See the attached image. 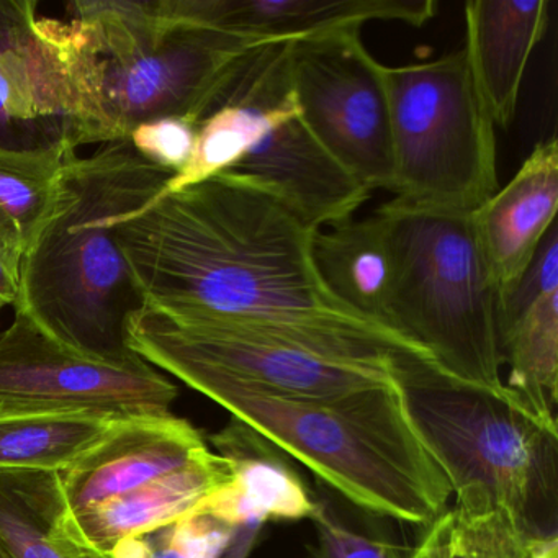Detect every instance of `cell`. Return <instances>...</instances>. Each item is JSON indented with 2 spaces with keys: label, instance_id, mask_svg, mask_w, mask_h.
I'll return each instance as SVG.
<instances>
[{
  "label": "cell",
  "instance_id": "cell-17",
  "mask_svg": "<svg viewBox=\"0 0 558 558\" xmlns=\"http://www.w3.org/2000/svg\"><path fill=\"white\" fill-rule=\"evenodd\" d=\"M217 27L259 41H292L367 22L423 27L436 14L434 0H201Z\"/></svg>",
  "mask_w": 558,
  "mask_h": 558
},
{
  "label": "cell",
  "instance_id": "cell-9",
  "mask_svg": "<svg viewBox=\"0 0 558 558\" xmlns=\"http://www.w3.org/2000/svg\"><path fill=\"white\" fill-rule=\"evenodd\" d=\"M38 8L0 0V149L76 153L117 142L83 34Z\"/></svg>",
  "mask_w": 558,
  "mask_h": 558
},
{
  "label": "cell",
  "instance_id": "cell-6",
  "mask_svg": "<svg viewBox=\"0 0 558 558\" xmlns=\"http://www.w3.org/2000/svg\"><path fill=\"white\" fill-rule=\"evenodd\" d=\"M393 254L391 331L446 374L495 391L501 377L498 293L480 253L472 214L404 202L378 208Z\"/></svg>",
  "mask_w": 558,
  "mask_h": 558
},
{
  "label": "cell",
  "instance_id": "cell-22",
  "mask_svg": "<svg viewBox=\"0 0 558 558\" xmlns=\"http://www.w3.org/2000/svg\"><path fill=\"white\" fill-rule=\"evenodd\" d=\"M505 387L542 420L557 423L558 290L538 296L499 331Z\"/></svg>",
  "mask_w": 558,
  "mask_h": 558
},
{
  "label": "cell",
  "instance_id": "cell-21",
  "mask_svg": "<svg viewBox=\"0 0 558 558\" xmlns=\"http://www.w3.org/2000/svg\"><path fill=\"white\" fill-rule=\"evenodd\" d=\"M129 421L86 413L0 414V469L64 472Z\"/></svg>",
  "mask_w": 558,
  "mask_h": 558
},
{
  "label": "cell",
  "instance_id": "cell-12",
  "mask_svg": "<svg viewBox=\"0 0 558 558\" xmlns=\"http://www.w3.org/2000/svg\"><path fill=\"white\" fill-rule=\"evenodd\" d=\"M175 398L178 387L140 355L126 362L89 357L19 312L0 332V414L153 420L171 416Z\"/></svg>",
  "mask_w": 558,
  "mask_h": 558
},
{
  "label": "cell",
  "instance_id": "cell-8",
  "mask_svg": "<svg viewBox=\"0 0 558 558\" xmlns=\"http://www.w3.org/2000/svg\"><path fill=\"white\" fill-rule=\"evenodd\" d=\"M390 109L391 194L434 210L475 214L498 191L495 123L465 48L384 66Z\"/></svg>",
  "mask_w": 558,
  "mask_h": 558
},
{
  "label": "cell",
  "instance_id": "cell-13",
  "mask_svg": "<svg viewBox=\"0 0 558 558\" xmlns=\"http://www.w3.org/2000/svg\"><path fill=\"white\" fill-rule=\"evenodd\" d=\"M225 172L269 192L313 230L354 217L372 194L313 136L296 100Z\"/></svg>",
  "mask_w": 558,
  "mask_h": 558
},
{
  "label": "cell",
  "instance_id": "cell-30",
  "mask_svg": "<svg viewBox=\"0 0 558 558\" xmlns=\"http://www.w3.org/2000/svg\"><path fill=\"white\" fill-rule=\"evenodd\" d=\"M0 558H5L4 551L0 550Z\"/></svg>",
  "mask_w": 558,
  "mask_h": 558
},
{
  "label": "cell",
  "instance_id": "cell-3",
  "mask_svg": "<svg viewBox=\"0 0 558 558\" xmlns=\"http://www.w3.org/2000/svg\"><path fill=\"white\" fill-rule=\"evenodd\" d=\"M174 377L371 514L426 527L449 508V480L414 426L395 374L387 384L331 398L280 397L214 372Z\"/></svg>",
  "mask_w": 558,
  "mask_h": 558
},
{
  "label": "cell",
  "instance_id": "cell-29",
  "mask_svg": "<svg viewBox=\"0 0 558 558\" xmlns=\"http://www.w3.org/2000/svg\"><path fill=\"white\" fill-rule=\"evenodd\" d=\"M171 527V525H169ZM169 527L161 531L153 532V541H155V551L151 558H182L178 548L169 541Z\"/></svg>",
  "mask_w": 558,
  "mask_h": 558
},
{
  "label": "cell",
  "instance_id": "cell-2",
  "mask_svg": "<svg viewBox=\"0 0 558 558\" xmlns=\"http://www.w3.org/2000/svg\"><path fill=\"white\" fill-rule=\"evenodd\" d=\"M174 178L130 140L100 145L87 158L71 155L53 205L25 250L15 312L89 357H138L126 326L145 300L120 246V228Z\"/></svg>",
  "mask_w": 558,
  "mask_h": 558
},
{
  "label": "cell",
  "instance_id": "cell-14",
  "mask_svg": "<svg viewBox=\"0 0 558 558\" xmlns=\"http://www.w3.org/2000/svg\"><path fill=\"white\" fill-rule=\"evenodd\" d=\"M558 207V143H537L514 178L472 214L480 253L496 293L531 266Z\"/></svg>",
  "mask_w": 558,
  "mask_h": 558
},
{
  "label": "cell",
  "instance_id": "cell-19",
  "mask_svg": "<svg viewBox=\"0 0 558 558\" xmlns=\"http://www.w3.org/2000/svg\"><path fill=\"white\" fill-rule=\"evenodd\" d=\"M0 550L5 558H109L81 538L60 472L0 469Z\"/></svg>",
  "mask_w": 558,
  "mask_h": 558
},
{
  "label": "cell",
  "instance_id": "cell-20",
  "mask_svg": "<svg viewBox=\"0 0 558 558\" xmlns=\"http://www.w3.org/2000/svg\"><path fill=\"white\" fill-rule=\"evenodd\" d=\"M453 506L423 527L407 558H544L555 541H532L482 489L452 493Z\"/></svg>",
  "mask_w": 558,
  "mask_h": 558
},
{
  "label": "cell",
  "instance_id": "cell-4",
  "mask_svg": "<svg viewBox=\"0 0 558 558\" xmlns=\"http://www.w3.org/2000/svg\"><path fill=\"white\" fill-rule=\"evenodd\" d=\"M66 11L96 60L117 142L166 117L201 125L244 61L272 44L211 24L201 0H80Z\"/></svg>",
  "mask_w": 558,
  "mask_h": 558
},
{
  "label": "cell",
  "instance_id": "cell-1",
  "mask_svg": "<svg viewBox=\"0 0 558 558\" xmlns=\"http://www.w3.org/2000/svg\"><path fill=\"white\" fill-rule=\"evenodd\" d=\"M315 231L269 192L221 172L159 195L122 225L120 246L145 306L162 315L352 364L430 359L331 295L313 259Z\"/></svg>",
  "mask_w": 558,
  "mask_h": 558
},
{
  "label": "cell",
  "instance_id": "cell-28",
  "mask_svg": "<svg viewBox=\"0 0 558 558\" xmlns=\"http://www.w3.org/2000/svg\"><path fill=\"white\" fill-rule=\"evenodd\" d=\"M155 551L153 534L126 538L113 548L110 558H151Z\"/></svg>",
  "mask_w": 558,
  "mask_h": 558
},
{
  "label": "cell",
  "instance_id": "cell-16",
  "mask_svg": "<svg viewBox=\"0 0 558 558\" xmlns=\"http://www.w3.org/2000/svg\"><path fill=\"white\" fill-rule=\"evenodd\" d=\"M547 0H472L465 4L470 68L493 123L509 129L529 58L548 27Z\"/></svg>",
  "mask_w": 558,
  "mask_h": 558
},
{
  "label": "cell",
  "instance_id": "cell-11",
  "mask_svg": "<svg viewBox=\"0 0 558 558\" xmlns=\"http://www.w3.org/2000/svg\"><path fill=\"white\" fill-rule=\"evenodd\" d=\"M361 25L289 41L287 66L300 116L326 151L368 191H391L390 109L384 66Z\"/></svg>",
  "mask_w": 558,
  "mask_h": 558
},
{
  "label": "cell",
  "instance_id": "cell-18",
  "mask_svg": "<svg viewBox=\"0 0 558 558\" xmlns=\"http://www.w3.org/2000/svg\"><path fill=\"white\" fill-rule=\"evenodd\" d=\"M313 259L332 296L368 322L390 329L393 254L378 211L316 230Z\"/></svg>",
  "mask_w": 558,
  "mask_h": 558
},
{
  "label": "cell",
  "instance_id": "cell-27",
  "mask_svg": "<svg viewBox=\"0 0 558 558\" xmlns=\"http://www.w3.org/2000/svg\"><path fill=\"white\" fill-rule=\"evenodd\" d=\"M25 250V238L11 225L0 221V310L15 305Z\"/></svg>",
  "mask_w": 558,
  "mask_h": 558
},
{
  "label": "cell",
  "instance_id": "cell-23",
  "mask_svg": "<svg viewBox=\"0 0 558 558\" xmlns=\"http://www.w3.org/2000/svg\"><path fill=\"white\" fill-rule=\"evenodd\" d=\"M313 512V538L303 558H407L408 550L391 534L390 519L371 514L318 483Z\"/></svg>",
  "mask_w": 558,
  "mask_h": 558
},
{
  "label": "cell",
  "instance_id": "cell-5",
  "mask_svg": "<svg viewBox=\"0 0 558 558\" xmlns=\"http://www.w3.org/2000/svg\"><path fill=\"white\" fill-rule=\"evenodd\" d=\"M395 378L450 489H482L532 541L558 538V429L511 390L446 374L433 361L401 359Z\"/></svg>",
  "mask_w": 558,
  "mask_h": 558
},
{
  "label": "cell",
  "instance_id": "cell-25",
  "mask_svg": "<svg viewBox=\"0 0 558 558\" xmlns=\"http://www.w3.org/2000/svg\"><path fill=\"white\" fill-rule=\"evenodd\" d=\"M129 140L140 155L179 175L194 158L198 125L179 117H166L136 126Z\"/></svg>",
  "mask_w": 558,
  "mask_h": 558
},
{
  "label": "cell",
  "instance_id": "cell-24",
  "mask_svg": "<svg viewBox=\"0 0 558 558\" xmlns=\"http://www.w3.org/2000/svg\"><path fill=\"white\" fill-rule=\"evenodd\" d=\"M64 149L9 151L0 149V221L14 227L31 243L47 218L64 162Z\"/></svg>",
  "mask_w": 558,
  "mask_h": 558
},
{
  "label": "cell",
  "instance_id": "cell-7",
  "mask_svg": "<svg viewBox=\"0 0 558 558\" xmlns=\"http://www.w3.org/2000/svg\"><path fill=\"white\" fill-rule=\"evenodd\" d=\"M233 478L201 430L181 417L133 420L61 472L74 529L110 558L120 542L143 537L201 511Z\"/></svg>",
  "mask_w": 558,
  "mask_h": 558
},
{
  "label": "cell",
  "instance_id": "cell-15",
  "mask_svg": "<svg viewBox=\"0 0 558 558\" xmlns=\"http://www.w3.org/2000/svg\"><path fill=\"white\" fill-rule=\"evenodd\" d=\"M210 440L217 453L231 463L233 478L214 493L198 512L236 531L263 529L269 521L312 519L315 492L296 472L292 459L263 434L231 417Z\"/></svg>",
  "mask_w": 558,
  "mask_h": 558
},
{
  "label": "cell",
  "instance_id": "cell-10",
  "mask_svg": "<svg viewBox=\"0 0 558 558\" xmlns=\"http://www.w3.org/2000/svg\"><path fill=\"white\" fill-rule=\"evenodd\" d=\"M126 341L140 357L178 375L205 371L290 398H331L367 390L393 378V367L352 364L233 326L136 313Z\"/></svg>",
  "mask_w": 558,
  "mask_h": 558
},
{
  "label": "cell",
  "instance_id": "cell-26",
  "mask_svg": "<svg viewBox=\"0 0 558 558\" xmlns=\"http://www.w3.org/2000/svg\"><path fill=\"white\" fill-rule=\"evenodd\" d=\"M236 529L202 512L189 515L169 527V541L182 558H223Z\"/></svg>",
  "mask_w": 558,
  "mask_h": 558
}]
</instances>
